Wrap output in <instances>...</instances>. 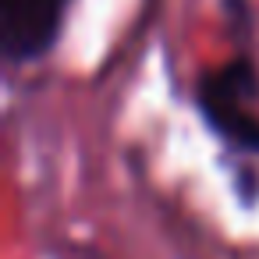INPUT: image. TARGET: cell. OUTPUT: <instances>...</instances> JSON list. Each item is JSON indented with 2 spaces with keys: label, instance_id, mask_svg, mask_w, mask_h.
Segmentation results:
<instances>
[{
  "label": "cell",
  "instance_id": "2",
  "mask_svg": "<svg viewBox=\"0 0 259 259\" xmlns=\"http://www.w3.org/2000/svg\"><path fill=\"white\" fill-rule=\"evenodd\" d=\"M71 0H0V36L11 61L43 57L64 25Z\"/></svg>",
  "mask_w": 259,
  "mask_h": 259
},
{
  "label": "cell",
  "instance_id": "1",
  "mask_svg": "<svg viewBox=\"0 0 259 259\" xmlns=\"http://www.w3.org/2000/svg\"><path fill=\"white\" fill-rule=\"evenodd\" d=\"M259 82L248 61H231L209 71L199 85V107L206 121L234 146L259 149V114H255Z\"/></svg>",
  "mask_w": 259,
  "mask_h": 259
}]
</instances>
